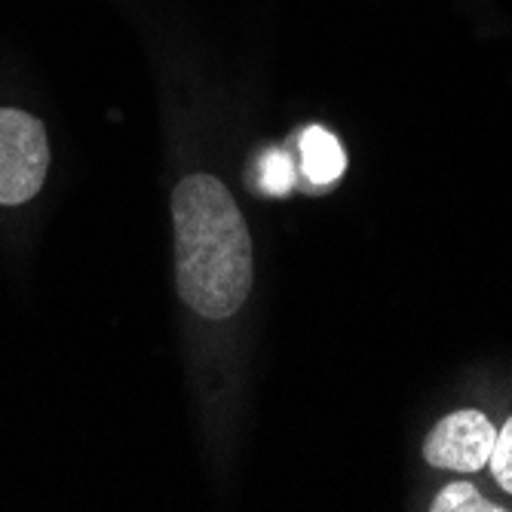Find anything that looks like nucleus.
Wrapping results in <instances>:
<instances>
[{
    "instance_id": "nucleus-1",
    "label": "nucleus",
    "mask_w": 512,
    "mask_h": 512,
    "mask_svg": "<svg viewBox=\"0 0 512 512\" xmlns=\"http://www.w3.org/2000/svg\"><path fill=\"white\" fill-rule=\"evenodd\" d=\"M178 295L206 319L234 316L252 292V237L230 191L188 175L172 191Z\"/></svg>"
},
{
    "instance_id": "nucleus-2",
    "label": "nucleus",
    "mask_w": 512,
    "mask_h": 512,
    "mask_svg": "<svg viewBox=\"0 0 512 512\" xmlns=\"http://www.w3.org/2000/svg\"><path fill=\"white\" fill-rule=\"evenodd\" d=\"M50 172V138L37 117L0 108V206H22Z\"/></svg>"
},
{
    "instance_id": "nucleus-3",
    "label": "nucleus",
    "mask_w": 512,
    "mask_h": 512,
    "mask_svg": "<svg viewBox=\"0 0 512 512\" xmlns=\"http://www.w3.org/2000/svg\"><path fill=\"white\" fill-rule=\"evenodd\" d=\"M494 439L497 430L491 427L488 417L476 408H463L442 417L433 427V433L424 442V457L439 470L476 473L488 463Z\"/></svg>"
},
{
    "instance_id": "nucleus-4",
    "label": "nucleus",
    "mask_w": 512,
    "mask_h": 512,
    "mask_svg": "<svg viewBox=\"0 0 512 512\" xmlns=\"http://www.w3.org/2000/svg\"><path fill=\"white\" fill-rule=\"evenodd\" d=\"M301 169L304 175L310 178V184H319V188H325V184H332L341 178L344 166H347V157L338 145V138L322 129V126H310L301 132Z\"/></svg>"
},
{
    "instance_id": "nucleus-5",
    "label": "nucleus",
    "mask_w": 512,
    "mask_h": 512,
    "mask_svg": "<svg viewBox=\"0 0 512 512\" xmlns=\"http://www.w3.org/2000/svg\"><path fill=\"white\" fill-rule=\"evenodd\" d=\"M433 512H500L503 506L488 503L485 497H479V491L470 482H454L448 488H442L430 506Z\"/></svg>"
},
{
    "instance_id": "nucleus-6",
    "label": "nucleus",
    "mask_w": 512,
    "mask_h": 512,
    "mask_svg": "<svg viewBox=\"0 0 512 512\" xmlns=\"http://www.w3.org/2000/svg\"><path fill=\"white\" fill-rule=\"evenodd\" d=\"M491 476L494 482L512 494V417L503 424V430H497V439H494V448H491Z\"/></svg>"
},
{
    "instance_id": "nucleus-7",
    "label": "nucleus",
    "mask_w": 512,
    "mask_h": 512,
    "mask_svg": "<svg viewBox=\"0 0 512 512\" xmlns=\"http://www.w3.org/2000/svg\"><path fill=\"white\" fill-rule=\"evenodd\" d=\"M295 181V172H292V163L286 154L273 151L264 163V188L273 191V194H286Z\"/></svg>"
}]
</instances>
